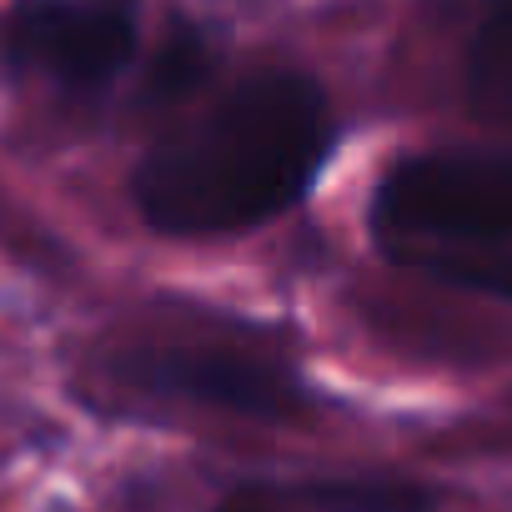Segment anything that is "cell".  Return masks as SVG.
I'll list each match as a JSON object with an SVG mask.
<instances>
[{
  "mask_svg": "<svg viewBox=\"0 0 512 512\" xmlns=\"http://www.w3.org/2000/svg\"><path fill=\"white\" fill-rule=\"evenodd\" d=\"M327 146L332 111L317 81L251 76L146 156L136 201L166 236L241 231L287 211L312 186Z\"/></svg>",
  "mask_w": 512,
  "mask_h": 512,
  "instance_id": "1",
  "label": "cell"
},
{
  "mask_svg": "<svg viewBox=\"0 0 512 512\" xmlns=\"http://www.w3.org/2000/svg\"><path fill=\"white\" fill-rule=\"evenodd\" d=\"M372 231L397 267L512 297V161L417 156L382 176Z\"/></svg>",
  "mask_w": 512,
  "mask_h": 512,
  "instance_id": "2",
  "label": "cell"
},
{
  "mask_svg": "<svg viewBox=\"0 0 512 512\" xmlns=\"http://www.w3.org/2000/svg\"><path fill=\"white\" fill-rule=\"evenodd\" d=\"M11 46L26 66L66 86H101L126 66L136 46V6L131 0H36L16 16Z\"/></svg>",
  "mask_w": 512,
  "mask_h": 512,
  "instance_id": "3",
  "label": "cell"
},
{
  "mask_svg": "<svg viewBox=\"0 0 512 512\" xmlns=\"http://www.w3.org/2000/svg\"><path fill=\"white\" fill-rule=\"evenodd\" d=\"M141 377L161 392L176 397H196V402H216L246 417H287L302 407V387L272 367V362H256L241 352H156L146 357Z\"/></svg>",
  "mask_w": 512,
  "mask_h": 512,
  "instance_id": "4",
  "label": "cell"
},
{
  "mask_svg": "<svg viewBox=\"0 0 512 512\" xmlns=\"http://www.w3.org/2000/svg\"><path fill=\"white\" fill-rule=\"evenodd\" d=\"M467 101L477 116L512 126V0H497L467 51Z\"/></svg>",
  "mask_w": 512,
  "mask_h": 512,
  "instance_id": "5",
  "label": "cell"
},
{
  "mask_svg": "<svg viewBox=\"0 0 512 512\" xmlns=\"http://www.w3.org/2000/svg\"><path fill=\"white\" fill-rule=\"evenodd\" d=\"M211 71V46L201 31H171V41L156 51L151 66V101H181L196 91V81H206Z\"/></svg>",
  "mask_w": 512,
  "mask_h": 512,
  "instance_id": "6",
  "label": "cell"
},
{
  "mask_svg": "<svg viewBox=\"0 0 512 512\" xmlns=\"http://www.w3.org/2000/svg\"><path fill=\"white\" fill-rule=\"evenodd\" d=\"M307 497L327 512H422L427 492L407 482H317Z\"/></svg>",
  "mask_w": 512,
  "mask_h": 512,
  "instance_id": "7",
  "label": "cell"
},
{
  "mask_svg": "<svg viewBox=\"0 0 512 512\" xmlns=\"http://www.w3.org/2000/svg\"><path fill=\"white\" fill-rule=\"evenodd\" d=\"M236 512H251V507H236Z\"/></svg>",
  "mask_w": 512,
  "mask_h": 512,
  "instance_id": "8",
  "label": "cell"
}]
</instances>
